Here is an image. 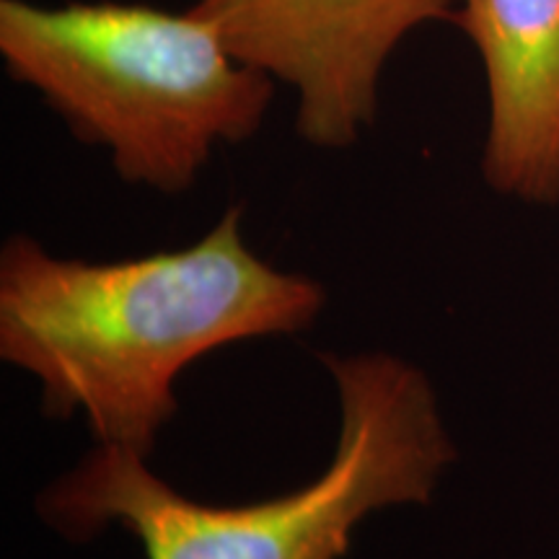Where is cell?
Segmentation results:
<instances>
[{
	"label": "cell",
	"mask_w": 559,
	"mask_h": 559,
	"mask_svg": "<svg viewBox=\"0 0 559 559\" xmlns=\"http://www.w3.org/2000/svg\"><path fill=\"white\" fill-rule=\"evenodd\" d=\"M0 55L130 185L187 192L218 145L262 128L275 81L187 9L0 0Z\"/></svg>",
	"instance_id": "obj_3"
},
{
	"label": "cell",
	"mask_w": 559,
	"mask_h": 559,
	"mask_svg": "<svg viewBox=\"0 0 559 559\" xmlns=\"http://www.w3.org/2000/svg\"><path fill=\"white\" fill-rule=\"evenodd\" d=\"M321 306L317 280L251 251L239 205L190 247L135 260H66L24 234L0 251V358L39 381L47 415L79 412L96 443L145 459L177 415L181 370L309 330Z\"/></svg>",
	"instance_id": "obj_1"
},
{
	"label": "cell",
	"mask_w": 559,
	"mask_h": 559,
	"mask_svg": "<svg viewBox=\"0 0 559 559\" xmlns=\"http://www.w3.org/2000/svg\"><path fill=\"white\" fill-rule=\"evenodd\" d=\"M337 386L340 438L311 485L251 506H207L166 485L145 456L102 445L39 495L41 519L88 542L122 526L145 559H342L358 523L425 506L456 456L436 391L386 353L324 355Z\"/></svg>",
	"instance_id": "obj_2"
},
{
	"label": "cell",
	"mask_w": 559,
	"mask_h": 559,
	"mask_svg": "<svg viewBox=\"0 0 559 559\" xmlns=\"http://www.w3.org/2000/svg\"><path fill=\"white\" fill-rule=\"evenodd\" d=\"M453 24L477 47L487 75V185L508 198L555 205L559 0H459Z\"/></svg>",
	"instance_id": "obj_5"
},
{
	"label": "cell",
	"mask_w": 559,
	"mask_h": 559,
	"mask_svg": "<svg viewBox=\"0 0 559 559\" xmlns=\"http://www.w3.org/2000/svg\"><path fill=\"white\" fill-rule=\"evenodd\" d=\"M459 0H192L247 66L296 91L306 143L345 151L379 109L383 68L404 37L453 21Z\"/></svg>",
	"instance_id": "obj_4"
}]
</instances>
